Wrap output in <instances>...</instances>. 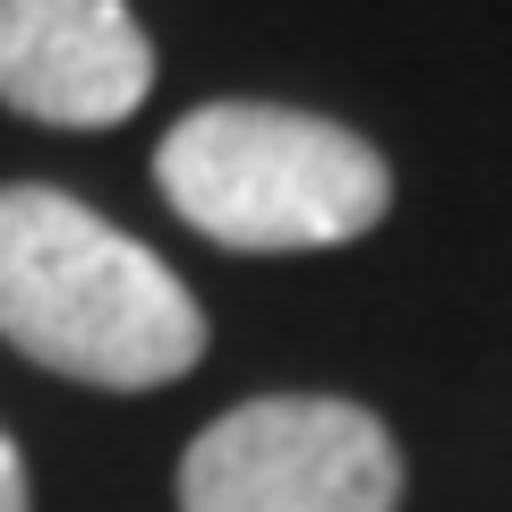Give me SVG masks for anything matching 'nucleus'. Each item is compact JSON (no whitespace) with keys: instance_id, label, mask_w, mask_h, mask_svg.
Wrapping results in <instances>:
<instances>
[{"instance_id":"nucleus-5","label":"nucleus","mask_w":512,"mask_h":512,"mask_svg":"<svg viewBox=\"0 0 512 512\" xmlns=\"http://www.w3.org/2000/svg\"><path fill=\"white\" fill-rule=\"evenodd\" d=\"M0 512H26V461L9 444V427H0Z\"/></svg>"},{"instance_id":"nucleus-4","label":"nucleus","mask_w":512,"mask_h":512,"mask_svg":"<svg viewBox=\"0 0 512 512\" xmlns=\"http://www.w3.org/2000/svg\"><path fill=\"white\" fill-rule=\"evenodd\" d=\"M154 43L128 0H0V103L52 128H111L146 103Z\"/></svg>"},{"instance_id":"nucleus-3","label":"nucleus","mask_w":512,"mask_h":512,"mask_svg":"<svg viewBox=\"0 0 512 512\" xmlns=\"http://www.w3.org/2000/svg\"><path fill=\"white\" fill-rule=\"evenodd\" d=\"M402 444L342 393L239 402L180 453V512H393Z\"/></svg>"},{"instance_id":"nucleus-2","label":"nucleus","mask_w":512,"mask_h":512,"mask_svg":"<svg viewBox=\"0 0 512 512\" xmlns=\"http://www.w3.org/2000/svg\"><path fill=\"white\" fill-rule=\"evenodd\" d=\"M171 214L214 248H342L393 214V171L359 128L291 103H197L154 154Z\"/></svg>"},{"instance_id":"nucleus-1","label":"nucleus","mask_w":512,"mask_h":512,"mask_svg":"<svg viewBox=\"0 0 512 512\" xmlns=\"http://www.w3.org/2000/svg\"><path fill=\"white\" fill-rule=\"evenodd\" d=\"M0 342L103 393H146L205 359V316L154 248L60 188H0Z\"/></svg>"}]
</instances>
